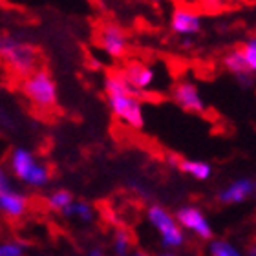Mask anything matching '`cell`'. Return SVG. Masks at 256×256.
Masks as SVG:
<instances>
[{
    "label": "cell",
    "mask_w": 256,
    "mask_h": 256,
    "mask_svg": "<svg viewBox=\"0 0 256 256\" xmlns=\"http://www.w3.org/2000/svg\"><path fill=\"white\" fill-rule=\"evenodd\" d=\"M104 94H106L108 106L114 118L132 130L143 128V101L144 97L136 92L124 79L121 68H112L104 77Z\"/></svg>",
    "instance_id": "6da1fadb"
},
{
    "label": "cell",
    "mask_w": 256,
    "mask_h": 256,
    "mask_svg": "<svg viewBox=\"0 0 256 256\" xmlns=\"http://www.w3.org/2000/svg\"><path fill=\"white\" fill-rule=\"evenodd\" d=\"M0 57L6 74L13 84H18L38 68L46 66L42 52L35 44L26 42L10 32H4L0 37Z\"/></svg>",
    "instance_id": "7a4b0ae2"
},
{
    "label": "cell",
    "mask_w": 256,
    "mask_h": 256,
    "mask_svg": "<svg viewBox=\"0 0 256 256\" xmlns=\"http://www.w3.org/2000/svg\"><path fill=\"white\" fill-rule=\"evenodd\" d=\"M22 97L30 102L33 112L38 116H52L57 110V84L46 66L38 68L35 74L26 77L16 84Z\"/></svg>",
    "instance_id": "3957f363"
},
{
    "label": "cell",
    "mask_w": 256,
    "mask_h": 256,
    "mask_svg": "<svg viewBox=\"0 0 256 256\" xmlns=\"http://www.w3.org/2000/svg\"><path fill=\"white\" fill-rule=\"evenodd\" d=\"M96 44L114 60H126L130 40L123 26L116 22H102L96 28Z\"/></svg>",
    "instance_id": "277c9868"
},
{
    "label": "cell",
    "mask_w": 256,
    "mask_h": 256,
    "mask_svg": "<svg viewBox=\"0 0 256 256\" xmlns=\"http://www.w3.org/2000/svg\"><path fill=\"white\" fill-rule=\"evenodd\" d=\"M203 30L202 11L192 4H174L170 13V32L180 38H194Z\"/></svg>",
    "instance_id": "5b68a950"
},
{
    "label": "cell",
    "mask_w": 256,
    "mask_h": 256,
    "mask_svg": "<svg viewBox=\"0 0 256 256\" xmlns=\"http://www.w3.org/2000/svg\"><path fill=\"white\" fill-rule=\"evenodd\" d=\"M11 166L16 178H20L24 182L33 183V185H42L52 178L48 166L37 165L33 156L24 148H16L11 154Z\"/></svg>",
    "instance_id": "8992f818"
},
{
    "label": "cell",
    "mask_w": 256,
    "mask_h": 256,
    "mask_svg": "<svg viewBox=\"0 0 256 256\" xmlns=\"http://www.w3.org/2000/svg\"><path fill=\"white\" fill-rule=\"evenodd\" d=\"M170 99L185 112L207 116V104L203 101L198 86L188 79H178L170 88Z\"/></svg>",
    "instance_id": "52a82bcc"
},
{
    "label": "cell",
    "mask_w": 256,
    "mask_h": 256,
    "mask_svg": "<svg viewBox=\"0 0 256 256\" xmlns=\"http://www.w3.org/2000/svg\"><path fill=\"white\" fill-rule=\"evenodd\" d=\"M121 72H123L124 79L134 90L139 92L141 96L144 97V101H150L152 96H150L148 88L152 86L156 79V72L152 66H148L143 60L138 59H126L121 66Z\"/></svg>",
    "instance_id": "ba28073f"
},
{
    "label": "cell",
    "mask_w": 256,
    "mask_h": 256,
    "mask_svg": "<svg viewBox=\"0 0 256 256\" xmlns=\"http://www.w3.org/2000/svg\"><path fill=\"white\" fill-rule=\"evenodd\" d=\"M222 64L224 68L229 72L230 75H234V79L240 82V86L244 88H251L254 84V74H252L249 66H247L244 55H242L240 46H234V48L227 50L222 57Z\"/></svg>",
    "instance_id": "9c48e42d"
},
{
    "label": "cell",
    "mask_w": 256,
    "mask_h": 256,
    "mask_svg": "<svg viewBox=\"0 0 256 256\" xmlns=\"http://www.w3.org/2000/svg\"><path fill=\"white\" fill-rule=\"evenodd\" d=\"M148 218H150V222L158 227V230L161 232L163 242H165L166 246H170V247L182 246L183 244L182 230L178 229L176 224H174V220H172L163 208L158 207V205H152V207L148 208Z\"/></svg>",
    "instance_id": "30bf717a"
},
{
    "label": "cell",
    "mask_w": 256,
    "mask_h": 256,
    "mask_svg": "<svg viewBox=\"0 0 256 256\" xmlns=\"http://www.w3.org/2000/svg\"><path fill=\"white\" fill-rule=\"evenodd\" d=\"M0 188H2V194H0V202H2V208H4V214L10 220L20 218L24 210H26V200L20 196V194H15V192L10 188V183H8V178L2 172L0 174Z\"/></svg>",
    "instance_id": "8fae6325"
},
{
    "label": "cell",
    "mask_w": 256,
    "mask_h": 256,
    "mask_svg": "<svg viewBox=\"0 0 256 256\" xmlns=\"http://www.w3.org/2000/svg\"><path fill=\"white\" fill-rule=\"evenodd\" d=\"M176 218L182 222L185 227H188L190 230H194L196 234H200L203 240H208L212 236V230L208 227V224L205 222L203 214L194 207H183L176 212Z\"/></svg>",
    "instance_id": "7c38bea8"
},
{
    "label": "cell",
    "mask_w": 256,
    "mask_h": 256,
    "mask_svg": "<svg viewBox=\"0 0 256 256\" xmlns=\"http://www.w3.org/2000/svg\"><path fill=\"white\" fill-rule=\"evenodd\" d=\"M166 161L170 163L172 166H176L178 170L185 172V174H190L196 180H207L210 176V165L203 163V161H188L183 160L176 154H166Z\"/></svg>",
    "instance_id": "4fadbf2b"
},
{
    "label": "cell",
    "mask_w": 256,
    "mask_h": 256,
    "mask_svg": "<svg viewBox=\"0 0 256 256\" xmlns=\"http://www.w3.org/2000/svg\"><path fill=\"white\" fill-rule=\"evenodd\" d=\"M256 196V182L251 180H240V182L232 183L227 190L220 194V202L222 203H238L244 202L247 198Z\"/></svg>",
    "instance_id": "5bb4252c"
},
{
    "label": "cell",
    "mask_w": 256,
    "mask_h": 256,
    "mask_svg": "<svg viewBox=\"0 0 256 256\" xmlns=\"http://www.w3.org/2000/svg\"><path fill=\"white\" fill-rule=\"evenodd\" d=\"M240 50H242V55H244L247 66H249V70H251L252 74H256V38H254V35L246 38V40L240 44Z\"/></svg>",
    "instance_id": "9a60e30c"
},
{
    "label": "cell",
    "mask_w": 256,
    "mask_h": 256,
    "mask_svg": "<svg viewBox=\"0 0 256 256\" xmlns=\"http://www.w3.org/2000/svg\"><path fill=\"white\" fill-rule=\"evenodd\" d=\"M72 202H74V196H72L68 190H57L50 198V205L54 208H62V210L66 207H70Z\"/></svg>",
    "instance_id": "2e32d148"
},
{
    "label": "cell",
    "mask_w": 256,
    "mask_h": 256,
    "mask_svg": "<svg viewBox=\"0 0 256 256\" xmlns=\"http://www.w3.org/2000/svg\"><path fill=\"white\" fill-rule=\"evenodd\" d=\"M210 251H212V256H240L234 247L227 242H214L210 246Z\"/></svg>",
    "instance_id": "e0dca14e"
},
{
    "label": "cell",
    "mask_w": 256,
    "mask_h": 256,
    "mask_svg": "<svg viewBox=\"0 0 256 256\" xmlns=\"http://www.w3.org/2000/svg\"><path fill=\"white\" fill-rule=\"evenodd\" d=\"M0 256H22V247L16 244H6L0 249Z\"/></svg>",
    "instance_id": "ac0fdd59"
},
{
    "label": "cell",
    "mask_w": 256,
    "mask_h": 256,
    "mask_svg": "<svg viewBox=\"0 0 256 256\" xmlns=\"http://www.w3.org/2000/svg\"><path fill=\"white\" fill-rule=\"evenodd\" d=\"M224 2L229 10H234V8H240V6L247 4V0H224Z\"/></svg>",
    "instance_id": "d6986e66"
},
{
    "label": "cell",
    "mask_w": 256,
    "mask_h": 256,
    "mask_svg": "<svg viewBox=\"0 0 256 256\" xmlns=\"http://www.w3.org/2000/svg\"><path fill=\"white\" fill-rule=\"evenodd\" d=\"M200 0H172V4H192V6H198Z\"/></svg>",
    "instance_id": "ffe728a7"
},
{
    "label": "cell",
    "mask_w": 256,
    "mask_h": 256,
    "mask_svg": "<svg viewBox=\"0 0 256 256\" xmlns=\"http://www.w3.org/2000/svg\"><path fill=\"white\" fill-rule=\"evenodd\" d=\"M249 256H256V246L254 247H249Z\"/></svg>",
    "instance_id": "44dd1931"
},
{
    "label": "cell",
    "mask_w": 256,
    "mask_h": 256,
    "mask_svg": "<svg viewBox=\"0 0 256 256\" xmlns=\"http://www.w3.org/2000/svg\"><path fill=\"white\" fill-rule=\"evenodd\" d=\"M150 2H152L154 6H161V2H163V0H150Z\"/></svg>",
    "instance_id": "7402d4cb"
},
{
    "label": "cell",
    "mask_w": 256,
    "mask_h": 256,
    "mask_svg": "<svg viewBox=\"0 0 256 256\" xmlns=\"http://www.w3.org/2000/svg\"><path fill=\"white\" fill-rule=\"evenodd\" d=\"M90 256H102V254H101V252H99V251H94V252H92Z\"/></svg>",
    "instance_id": "603a6c76"
},
{
    "label": "cell",
    "mask_w": 256,
    "mask_h": 256,
    "mask_svg": "<svg viewBox=\"0 0 256 256\" xmlns=\"http://www.w3.org/2000/svg\"><path fill=\"white\" fill-rule=\"evenodd\" d=\"M247 4H256V0H247Z\"/></svg>",
    "instance_id": "cb8c5ba5"
},
{
    "label": "cell",
    "mask_w": 256,
    "mask_h": 256,
    "mask_svg": "<svg viewBox=\"0 0 256 256\" xmlns=\"http://www.w3.org/2000/svg\"><path fill=\"white\" fill-rule=\"evenodd\" d=\"M161 256H174V254H161Z\"/></svg>",
    "instance_id": "d4e9b609"
},
{
    "label": "cell",
    "mask_w": 256,
    "mask_h": 256,
    "mask_svg": "<svg viewBox=\"0 0 256 256\" xmlns=\"http://www.w3.org/2000/svg\"><path fill=\"white\" fill-rule=\"evenodd\" d=\"M136 256H144V254H136Z\"/></svg>",
    "instance_id": "484cf974"
},
{
    "label": "cell",
    "mask_w": 256,
    "mask_h": 256,
    "mask_svg": "<svg viewBox=\"0 0 256 256\" xmlns=\"http://www.w3.org/2000/svg\"><path fill=\"white\" fill-rule=\"evenodd\" d=\"M254 38H256V33H254Z\"/></svg>",
    "instance_id": "4316f807"
}]
</instances>
